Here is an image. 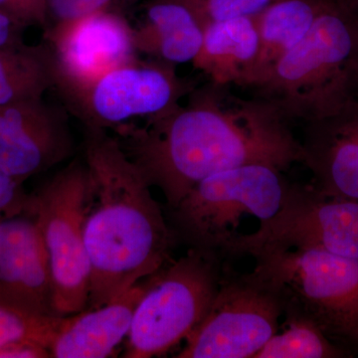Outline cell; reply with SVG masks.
I'll return each mask as SVG.
<instances>
[{"label":"cell","mask_w":358,"mask_h":358,"mask_svg":"<svg viewBox=\"0 0 358 358\" xmlns=\"http://www.w3.org/2000/svg\"><path fill=\"white\" fill-rule=\"evenodd\" d=\"M54 87L55 62L44 40L0 47V106L44 98Z\"/></svg>","instance_id":"obj_19"},{"label":"cell","mask_w":358,"mask_h":358,"mask_svg":"<svg viewBox=\"0 0 358 358\" xmlns=\"http://www.w3.org/2000/svg\"><path fill=\"white\" fill-rule=\"evenodd\" d=\"M229 86H197L187 102L164 114L113 129L150 187L173 208L199 181L212 174L268 164L286 171L303 164L301 141L273 103L244 99Z\"/></svg>","instance_id":"obj_1"},{"label":"cell","mask_w":358,"mask_h":358,"mask_svg":"<svg viewBox=\"0 0 358 358\" xmlns=\"http://www.w3.org/2000/svg\"><path fill=\"white\" fill-rule=\"evenodd\" d=\"M174 66L138 59L83 86L57 92L84 128L109 131L138 117L164 114L189 95L197 85L179 76Z\"/></svg>","instance_id":"obj_9"},{"label":"cell","mask_w":358,"mask_h":358,"mask_svg":"<svg viewBox=\"0 0 358 358\" xmlns=\"http://www.w3.org/2000/svg\"><path fill=\"white\" fill-rule=\"evenodd\" d=\"M202 26L234 18L253 17L277 0H181Z\"/></svg>","instance_id":"obj_22"},{"label":"cell","mask_w":358,"mask_h":358,"mask_svg":"<svg viewBox=\"0 0 358 358\" xmlns=\"http://www.w3.org/2000/svg\"><path fill=\"white\" fill-rule=\"evenodd\" d=\"M286 310L279 289L255 270L224 268L217 294L176 358H254L272 338Z\"/></svg>","instance_id":"obj_8"},{"label":"cell","mask_w":358,"mask_h":358,"mask_svg":"<svg viewBox=\"0 0 358 358\" xmlns=\"http://www.w3.org/2000/svg\"><path fill=\"white\" fill-rule=\"evenodd\" d=\"M203 41V26L181 0H150L141 25L134 27L138 53L171 64L193 62Z\"/></svg>","instance_id":"obj_17"},{"label":"cell","mask_w":358,"mask_h":358,"mask_svg":"<svg viewBox=\"0 0 358 358\" xmlns=\"http://www.w3.org/2000/svg\"><path fill=\"white\" fill-rule=\"evenodd\" d=\"M26 28L13 18L0 13V47L20 43Z\"/></svg>","instance_id":"obj_27"},{"label":"cell","mask_w":358,"mask_h":358,"mask_svg":"<svg viewBox=\"0 0 358 358\" xmlns=\"http://www.w3.org/2000/svg\"><path fill=\"white\" fill-rule=\"evenodd\" d=\"M288 249H320L358 259V202L293 182L274 217L240 239L228 257L255 258Z\"/></svg>","instance_id":"obj_10"},{"label":"cell","mask_w":358,"mask_h":358,"mask_svg":"<svg viewBox=\"0 0 358 358\" xmlns=\"http://www.w3.org/2000/svg\"><path fill=\"white\" fill-rule=\"evenodd\" d=\"M48 348L33 341H16L0 348V358H47Z\"/></svg>","instance_id":"obj_26"},{"label":"cell","mask_w":358,"mask_h":358,"mask_svg":"<svg viewBox=\"0 0 358 358\" xmlns=\"http://www.w3.org/2000/svg\"><path fill=\"white\" fill-rule=\"evenodd\" d=\"M224 268L218 254L190 247L148 277L134 312L124 357H159L188 338L206 317Z\"/></svg>","instance_id":"obj_5"},{"label":"cell","mask_w":358,"mask_h":358,"mask_svg":"<svg viewBox=\"0 0 358 358\" xmlns=\"http://www.w3.org/2000/svg\"><path fill=\"white\" fill-rule=\"evenodd\" d=\"M284 171L257 164L212 174L169 209V225L190 247L228 257L247 223L255 233L281 208L293 185Z\"/></svg>","instance_id":"obj_4"},{"label":"cell","mask_w":358,"mask_h":358,"mask_svg":"<svg viewBox=\"0 0 358 358\" xmlns=\"http://www.w3.org/2000/svg\"><path fill=\"white\" fill-rule=\"evenodd\" d=\"M0 13L13 18L25 28L50 25L46 0H0Z\"/></svg>","instance_id":"obj_24"},{"label":"cell","mask_w":358,"mask_h":358,"mask_svg":"<svg viewBox=\"0 0 358 358\" xmlns=\"http://www.w3.org/2000/svg\"><path fill=\"white\" fill-rule=\"evenodd\" d=\"M357 13L343 0H327L308 34L252 88L255 96L289 121L303 122L358 96Z\"/></svg>","instance_id":"obj_3"},{"label":"cell","mask_w":358,"mask_h":358,"mask_svg":"<svg viewBox=\"0 0 358 358\" xmlns=\"http://www.w3.org/2000/svg\"><path fill=\"white\" fill-rule=\"evenodd\" d=\"M138 282L119 298L99 308L62 317L49 352L53 358H103L128 338L136 308L147 292Z\"/></svg>","instance_id":"obj_15"},{"label":"cell","mask_w":358,"mask_h":358,"mask_svg":"<svg viewBox=\"0 0 358 358\" xmlns=\"http://www.w3.org/2000/svg\"><path fill=\"white\" fill-rule=\"evenodd\" d=\"M32 195L27 194L22 183L0 166V218L10 217L31 209Z\"/></svg>","instance_id":"obj_25"},{"label":"cell","mask_w":358,"mask_h":358,"mask_svg":"<svg viewBox=\"0 0 358 358\" xmlns=\"http://www.w3.org/2000/svg\"><path fill=\"white\" fill-rule=\"evenodd\" d=\"M138 1L140 0H46V4L52 24L101 11H117L120 7Z\"/></svg>","instance_id":"obj_23"},{"label":"cell","mask_w":358,"mask_h":358,"mask_svg":"<svg viewBox=\"0 0 358 358\" xmlns=\"http://www.w3.org/2000/svg\"><path fill=\"white\" fill-rule=\"evenodd\" d=\"M84 160L89 179L83 233L91 268L86 308H94L164 267L178 237L152 187L115 136L85 128Z\"/></svg>","instance_id":"obj_2"},{"label":"cell","mask_w":358,"mask_h":358,"mask_svg":"<svg viewBox=\"0 0 358 358\" xmlns=\"http://www.w3.org/2000/svg\"><path fill=\"white\" fill-rule=\"evenodd\" d=\"M345 352L307 315L287 305L281 326L254 358H334Z\"/></svg>","instance_id":"obj_20"},{"label":"cell","mask_w":358,"mask_h":358,"mask_svg":"<svg viewBox=\"0 0 358 358\" xmlns=\"http://www.w3.org/2000/svg\"><path fill=\"white\" fill-rule=\"evenodd\" d=\"M43 40L55 62L56 91L83 86L138 59L134 27L119 11L52 23Z\"/></svg>","instance_id":"obj_11"},{"label":"cell","mask_w":358,"mask_h":358,"mask_svg":"<svg viewBox=\"0 0 358 358\" xmlns=\"http://www.w3.org/2000/svg\"><path fill=\"white\" fill-rule=\"evenodd\" d=\"M88 167L75 159L32 195V211L50 268L52 305L59 317L86 310L91 268L85 246L83 205Z\"/></svg>","instance_id":"obj_6"},{"label":"cell","mask_w":358,"mask_h":358,"mask_svg":"<svg viewBox=\"0 0 358 358\" xmlns=\"http://www.w3.org/2000/svg\"><path fill=\"white\" fill-rule=\"evenodd\" d=\"M343 1L346 2L348 6H350L358 10V0H343Z\"/></svg>","instance_id":"obj_29"},{"label":"cell","mask_w":358,"mask_h":358,"mask_svg":"<svg viewBox=\"0 0 358 358\" xmlns=\"http://www.w3.org/2000/svg\"><path fill=\"white\" fill-rule=\"evenodd\" d=\"M327 0H277L254 16L259 54L253 83L262 81L275 63L301 41L315 24Z\"/></svg>","instance_id":"obj_18"},{"label":"cell","mask_w":358,"mask_h":358,"mask_svg":"<svg viewBox=\"0 0 358 358\" xmlns=\"http://www.w3.org/2000/svg\"><path fill=\"white\" fill-rule=\"evenodd\" d=\"M0 303L37 315H56L50 268L31 209L0 218Z\"/></svg>","instance_id":"obj_13"},{"label":"cell","mask_w":358,"mask_h":358,"mask_svg":"<svg viewBox=\"0 0 358 358\" xmlns=\"http://www.w3.org/2000/svg\"><path fill=\"white\" fill-rule=\"evenodd\" d=\"M258 54L255 18H234L203 26V41L192 64L212 83L250 88Z\"/></svg>","instance_id":"obj_16"},{"label":"cell","mask_w":358,"mask_h":358,"mask_svg":"<svg viewBox=\"0 0 358 358\" xmlns=\"http://www.w3.org/2000/svg\"><path fill=\"white\" fill-rule=\"evenodd\" d=\"M68 114L44 98L0 106V166L23 185L72 157Z\"/></svg>","instance_id":"obj_12"},{"label":"cell","mask_w":358,"mask_h":358,"mask_svg":"<svg viewBox=\"0 0 358 358\" xmlns=\"http://www.w3.org/2000/svg\"><path fill=\"white\" fill-rule=\"evenodd\" d=\"M254 259V270L287 305L327 334L350 339L358 320V259L320 249L279 250Z\"/></svg>","instance_id":"obj_7"},{"label":"cell","mask_w":358,"mask_h":358,"mask_svg":"<svg viewBox=\"0 0 358 358\" xmlns=\"http://www.w3.org/2000/svg\"><path fill=\"white\" fill-rule=\"evenodd\" d=\"M350 341H355L358 345V320L357 324H355V329H353L352 336H350Z\"/></svg>","instance_id":"obj_28"},{"label":"cell","mask_w":358,"mask_h":358,"mask_svg":"<svg viewBox=\"0 0 358 358\" xmlns=\"http://www.w3.org/2000/svg\"><path fill=\"white\" fill-rule=\"evenodd\" d=\"M305 124L303 164L312 171L313 185L358 202V96Z\"/></svg>","instance_id":"obj_14"},{"label":"cell","mask_w":358,"mask_h":358,"mask_svg":"<svg viewBox=\"0 0 358 358\" xmlns=\"http://www.w3.org/2000/svg\"><path fill=\"white\" fill-rule=\"evenodd\" d=\"M63 317L31 315L0 303V348L33 341L50 348Z\"/></svg>","instance_id":"obj_21"}]
</instances>
